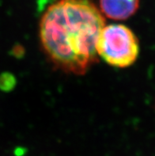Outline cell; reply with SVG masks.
I'll use <instances>...</instances> for the list:
<instances>
[{"label": "cell", "instance_id": "cell-3", "mask_svg": "<svg viewBox=\"0 0 155 156\" xmlns=\"http://www.w3.org/2000/svg\"><path fill=\"white\" fill-rule=\"evenodd\" d=\"M140 0H99L100 11L104 18L124 21L136 14Z\"/></svg>", "mask_w": 155, "mask_h": 156}, {"label": "cell", "instance_id": "cell-2", "mask_svg": "<svg viewBox=\"0 0 155 156\" xmlns=\"http://www.w3.org/2000/svg\"><path fill=\"white\" fill-rule=\"evenodd\" d=\"M97 52L108 65L126 68L137 60L139 41L129 27L122 24L104 26L96 45Z\"/></svg>", "mask_w": 155, "mask_h": 156}, {"label": "cell", "instance_id": "cell-1", "mask_svg": "<svg viewBox=\"0 0 155 156\" xmlns=\"http://www.w3.org/2000/svg\"><path fill=\"white\" fill-rule=\"evenodd\" d=\"M105 19L91 0H59L40 21L41 44L52 65L83 75L98 62L96 45Z\"/></svg>", "mask_w": 155, "mask_h": 156}, {"label": "cell", "instance_id": "cell-4", "mask_svg": "<svg viewBox=\"0 0 155 156\" xmlns=\"http://www.w3.org/2000/svg\"><path fill=\"white\" fill-rule=\"evenodd\" d=\"M16 85V79L14 75L5 72L0 75V90L5 92L10 91Z\"/></svg>", "mask_w": 155, "mask_h": 156}]
</instances>
